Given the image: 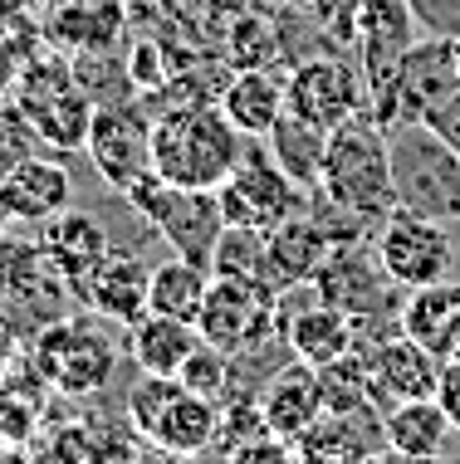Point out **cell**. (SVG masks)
<instances>
[{"instance_id":"6da1fadb","label":"cell","mask_w":460,"mask_h":464,"mask_svg":"<svg viewBox=\"0 0 460 464\" xmlns=\"http://www.w3.org/2000/svg\"><path fill=\"white\" fill-rule=\"evenodd\" d=\"M250 137L235 132L216 103L167 108L152 118V171L167 186L191 191H220L226 177L240 167Z\"/></svg>"},{"instance_id":"7a4b0ae2","label":"cell","mask_w":460,"mask_h":464,"mask_svg":"<svg viewBox=\"0 0 460 464\" xmlns=\"http://www.w3.org/2000/svg\"><path fill=\"white\" fill-rule=\"evenodd\" d=\"M318 196L333 200L338 210H353V216L372 220V225H382L396 210L387 128H382L372 112H363V118H353V122H343V128L328 132V157H323Z\"/></svg>"},{"instance_id":"3957f363","label":"cell","mask_w":460,"mask_h":464,"mask_svg":"<svg viewBox=\"0 0 460 464\" xmlns=\"http://www.w3.org/2000/svg\"><path fill=\"white\" fill-rule=\"evenodd\" d=\"M396 210L431 220H460V152L426 122H402L387 132Z\"/></svg>"},{"instance_id":"277c9868","label":"cell","mask_w":460,"mask_h":464,"mask_svg":"<svg viewBox=\"0 0 460 464\" xmlns=\"http://www.w3.org/2000/svg\"><path fill=\"white\" fill-rule=\"evenodd\" d=\"M122 200H128L161 240L171 245V255L210 269L216 240H220V230H226V216H220L216 191H191V186H167L161 177H147L142 186H132Z\"/></svg>"},{"instance_id":"5b68a950","label":"cell","mask_w":460,"mask_h":464,"mask_svg":"<svg viewBox=\"0 0 460 464\" xmlns=\"http://www.w3.org/2000/svg\"><path fill=\"white\" fill-rule=\"evenodd\" d=\"M30 357H34V367L44 372V382L64 396L103 392L108 376L118 372V343L108 333H98L89 318L44 323L40 337L30 343Z\"/></svg>"},{"instance_id":"8992f818","label":"cell","mask_w":460,"mask_h":464,"mask_svg":"<svg viewBox=\"0 0 460 464\" xmlns=\"http://www.w3.org/2000/svg\"><path fill=\"white\" fill-rule=\"evenodd\" d=\"M284 89H289V112L294 118L314 122V128H323V132H333V128H343V122L372 112L363 64H357V54L347 59L343 49L338 54H314V59L289 64Z\"/></svg>"},{"instance_id":"52a82bcc","label":"cell","mask_w":460,"mask_h":464,"mask_svg":"<svg viewBox=\"0 0 460 464\" xmlns=\"http://www.w3.org/2000/svg\"><path fill=\"white\" fill-rule=\"evenodd\" d=\"M196 328H201L210 347H220L230 357L265 353V343H284L275 323V288L259 279H220V274H210V294Z\"/></svg>"},{"instance_id":"ba28073f","label":"cell","mask_w":460,"mask_h":464,"mask_svg":"<svg viewBox=\"0 0 460 464\" xmlns=\"http://www.w3.org/2000/svg\"><path fill=\"white\" fill-rule=\"evenodd\" d=\"M372 255H377V265L387 269V279L396 288L416 294V288H426V284L451 279L455 240H451V230H445V220L392 210V216L372 230Z\"/></svg>"},{"instance_id":"9c48e42d","label":"cell","mask_w":460,"mask_h":464,"mask_svg":"<svg viewBox=\"0 0 460 464\" xmlns=\"http://www.w3.org/2000/svg\"><path fill=\"white\" fill-rule=\"evenodd\" d=\"M83 157L93 161L98 181L113 186L118 196H128L132 186L157 177L152 171V118H147V108L132 103V98L98 103L89 142H83Z\"/></svg>"},{"instance_id":"30bf717a","label":"cell","mask_w":460,"mask_h":464,"mask_svg":"<svg viewBox=\"0 0 460 464\" xmlns=\"http://www.w3.org/2000/svg\"><path fill=\"white\" fill-rule=\"evenodd\" d=\"M216 200H220L226 225H245V230H265V235L308 206V196L284 177L279 161L269 157V147L255 142V137H250V147H245L240 167H235L226 177V186L216 191Z\"/></svg>"},{"instance_id":"8fae6325","label":"cell","mask_w":460,"mask_h":464,"mask_svg":"<svg viewBox=\"0 0 460 464\" xmlns=\"http://www.w3.org/2000/svg\"><path fill=\"white\" fill-rule=\"evenodd\" d=\"M426 40L416 24L412 0H357V64H363L372 108L387 103L396 89V73H402L406 54Z\"/></svg>"},{"instance_id":"7c38bea8","label":"cell","mask_w":460,"mask_h":464,"mask_svg":"<svg viewBox=\"0 0 460 464\" xmlns=\"http://www.w3.org/2000/svg\"><path fill=\"white\" fill-rule=\"evenodd\" d=\"M318 294L328 298L333 308L353 313L357 323H377V318H402V304L392 298V279L387 269L377 265V255H372V240L367 245H347V249H333L328 259H323V269L314 274Z\"/></svg>"},{"instance_id":"4fadbf2b","label":"cell","mask_w":460,"mask_h":464,"mask_svg":"<svg viewBox=\"0 0 460 464\" xmlns=\"http://www.w3.org/2000/svg\"><path fill=\"white\" fill-rule=\"evenodd\" d=\"M147 284H152L147 259L132 255V249H118L113 245L79 284H73V298H79L89 313H98L103 323L132 328V323L147 313Z\"/></svg>"},{"instance_id":"5bb4252c","label":"cell","mask_w":460,"mask_h":464,"mask_svg":"<svg viewBox=\"0 0 460 464\" xmlns=\"http://www.w3.org/2000/svg\"><path fill=\"white\" fill-rule=\"evenodd\" d=\"M73 181L69 167L54 157H24L10 171H0V220L5 225H44L59 210H69Z\"/></svg>"},{"instance_id":"9a60e30c","label":"cell","mask_w":460,"mask_h":464,"mask_svg":"<svg viewBox=\"0 0 460 464\" xmlns=\"http://www.w3.org/2000/svg\"><path fill=\"white\" fill-rule=\"evenodd\" d=\"M367 367H372V386H377V401H387V411L396 401H421V396H441V376L445 362L436 353L416 343V337L396 333L387 343L367 347Z\"/></svg>"},{"instance_id":"2e32d148","label":"cell","mask_w":460,"mask_h":464,"mask_svg":"<svg viewBox=\"0 0 460 464\" xmlns=\"http://www.w3.org/2000/svg\"><path fill=\"white\" fill-rule=\"evenodd\" d=\"M259 416H265V430L275 440H299V435L323 416V386H318V367L308 362H284L279 372H269V382L259 386Z\"/></svg>"},{"instance_id":"e0dca14e","label":"cell","mask_w":460,"mask_h":464,"mask_svg":"<svg viewBox=\"0 0 460 464\" xmlns=\"http://www.w3.org/2000/svg\"><path fill=\"white\" fill-rule=\"evenodd\" d=\"M328 255H333V240L323 235V225L308 216V206H304L299 216H289L284 225H275V230L265 235V269H259V279L279 294V288H289V284L314 279Z\"/></svg>"},{"instance_id":"ac0fdd59","label":"cell","mask_w":460,"mask_h":464,"mask_svg":"<svg viewBox=\"0 0 460 464\" xmlns=\"http://www.w3.org/2000/svg\"><path fill=\"white\" fill-rule=\"evenodd\" d=\"M216 108L230 118L235 132L265 142V137L275 132V122L289 112L284 73L279 69H240V73H230L226 89H220V98H216Z\"/></svg>"},{"instance_id":"d6986e66","label":"cell","mask_w":460,"mask_h":464,"mask_svg":"<svg viewBox=\"0 0 460 464\" xmlns=\"http://www.w3.org/2000/svg\"><path fill=\"white\" fill-rule=\"evenodd\" d=\"M24 108V118H30L34 137H40V147L59 157H73L83 152V142H89V128H93V98L79 89V83H64V89H49V93H30V98H15Z\"/></svg>"},{"instance_id":"ffe728a7","label":"cell","mask_w":460,"mask_h":464,"mask_svg":"<svg viewBox=\"0 0 460 464\" xmlns=\"http://www.w3.org/2000/svg\"><path fill=\"white\" fill-rule=\"evenodd\" d=\"M34 240H40L49 269L69 284V294H73V284H79L83 274H89L98 259L113 249V245H108V230L89 216V210H59L54 220L40 225V235H34Z\"/></svg>"},{"instance_id":"44dd1931","label":"cell","mask_w":460,"mask_h":464,"mask_svg":"<svg viewBox=\"0 0 460 464\" xmlns=\"http://www.w3.org/2000/svg\"><path fill=\"white\" fill-rule=\"evenodd\" d=\"M382 445H387L382 416H333V411H323L294 440V455H299V464H367V455Z\"/></svg>"},{"instance_id":"7402d4cb","label":"cell","mask_w":460,"mask_h":464,"mask_svg":"<svg viewBox=\"0 0 460 464\" xmlns=\"http://www.w3.org/2000/svg\"><path fill=\"white\" fill-rule=\"evenodd\" d=\"M44 40L64 54H98L113 49L122 34V5L118 0H64L49 10V20H40Z\"/></svg>"},{"instance_id":"603a6c76","label":"cell","mask_w":460,"mask_h":464,"mask_svg":"<svg viewBox=\"0 0 460 464\" xmlns=\"http://www.w3.org/2000/svg\"><path fill=\"white\" fill-rule=\"evenodd\" d=\"M402 333L416 337L426 353H436L441 362H451L460 353V284L441 279L426 284L416 294H406L402 304Z\"/></svg>"},{"instance_id":"cb8c5ba5","label":"cell","mask_w":460,"mask_h":464,"mask_svg":"<svg viewBox=\"0 0 460 464\" xmlns=\"http://www.w3.org/2000/svg\"><path fill=\"white\" fill-rule=\"evenodd\" d=\"M201 343L206 337H201L196 323L161 318V313H142V318L128 328V357H132V367L147 372V376H177L186 367V357H191Z\"/></svg>"},{"instance_id":"d4e9b609","label":"cell","mask_w":460,"mask_h":464,"mask_svg":"<svg viewBox=\"0 0 460 464\" xmlns=\"http://www.w3.org/2000/svg\"><path fill=\"white\" fill-rule=\"evenodd\" d=\"M451 411L441 406V396H421V401H396V406L382 416V435H387L392 450L412 459H441L445 440H451Z\"/></svg>"},{"instance_id":"484cf974","label":"cell","mask_w":460,"mask_h":464,"mask_svg":"<svg viewBox=\"0 0 460 464\" xmlns=\"http://www.w3.org/2000/svg\"><path fill=\"white\" fill-rule=\"evenodd\" d=\"M216 435H220V401H206V396H196V392H181L167 401V411L157 416L152 425V435H147L142 445H161V450H171V455H201V450L216 445Z\"/></svg>"},{"instance_id":"4316f807","label":"cell","mask_w":460,"mask_h":464,"mask_svg":"<svg viewBox=\"0 0 460 464\" xmlns=\"http://www.w3.org/2000/svg\"><path fill=\"white\" fill-rule=\"evenodd\" d=\"M269 157L279 161V171L289 177L299 191H318L323 181V157H328V132L314 128V122L294 118V112H284V118L275 122V132L265 137Z\"/></svg>"},{"instance_id":"83f0119b","label":"cell","mask_w":460,"mask_h":464,"mask_svg":"<svg viewBox=\"0 0 460 464\" xmlns=\"http://www.w3.org/2000/svg\"><path fill=\"white\" fill-rule=\"evenodd\" d=\"M206 294H210V269L191 265V259H181V255H171V259H161V265H152L147 313L196 323V318H201V308H206Z\"/></svg>"},{"instance_id":"f1b7e54d","label":"cell","mask_w":460,"mask_h":464,"mask_svg":"<svg viewBox=\"0 0 460 464\" xmlns=\"http://www.w3.org/2000/svg\"><path fill=\"white\" fill-rule=\"evenodd\" d=\"M259 269H265V230L226 225L216 240V255H210V274H220V279H259Z\"/></svg>"},{"instance_id":"f546056e","label":"cell","mask_w":460,"mask_h":464,"mask_svg":"<svg viewBox=\"0 0 460 464\" xmlns=\"http://www.w3.org/2000/svg\"><path fill=\"white\" fill-rule=\"evenodd\" d=\"M177 382L186 386V392L206 396V401H230V353L201 343L191 357H186V367L177 372Z\"/></svg>"},{"instance_id":"4dcf8cb0","label":"cell","mask_w":460,"mask_h":464,"mask_svg":"<svg viewBox=\"0 0 460 464\" xmlns=\"http://www.w3.org/2000/svg\"><path fill=\"white\" fill-rule=\"evenodd\" d=\"M34 147H40V137H34L24 108L15 103V93H0V171H10L15 161L34 157Z\"/></svg>"},{"instance_id":"1f68e13d","label":"cell","mask_w":460,"mask_h":464,"mask_svg":"<svg viewBox=\"0 0 460 464\" xmlns=\"http://www.w3.org/2000/svg\"><path fill=\"white\" fill-rule=\"evenodd\" d=\"M40 44H44L40 24H0V93H15L24 59Z\"/></svg>"},{"instance_id":"d6a6232c","label":"cell","mask_w":460,"mask_h":464,"mask_svg":"<svg viewBox=\"0 0 460 464\" xmlns=\"http://www.w3.org/2000/svg\"><path fill=\"white\" fill-rule=\"evenodd\" d=\"M128 79H132V93H161L171 79V59H161V49L152 40H138L128 49Z\"/></svg>"},{"instance_id":"836d02e7","label":"cell","mask_w":460,"mask_h":464,"mask_svg":"<svg viewBox=\"0 0 460 464\" xmlns=\"http://www.w3.org/2000/svg\"><path fill=\"white\" fill-rule=\"evenodd\" d=\"M421 34L436 40H460V0H412Z\"/></svg>"},{"instance_id":"e575fe53","label":"cell","mask_w":460,"mask_h":464,"mask_svg":"<svg viewBox=\"0 0 460 464\" xmlns=\"http://www.w3.org/2000/svg\"><path fill=\"white\" fill-rule=\"evenodd\" d=\"M416 122H426L431 132H436V137H445V142H451L455 152H460V89H451V93H441L436 103H431L426 112H421Z\"/></svg>"},{"instance_id":"d590c367","label":"cell","mask_w":460,"mask_h":464,"mask_svg":"<svg viewBox=\"0 0 460 464\" xmlns=\"http://www.w3.org/2000/svg\"><path fill=\"white\" fill-rule=\"evenodd\" d=\"M226 464H299V455H294L289 440H275V435H259V440L230 450Z\"/></svg>"},{"instance_id":"8d00e7d4","label":"cell","mask_w":460,"mask_h":464,"mask_svg":"<svg viewBox=\"0 0 460 464\" xmlns=\"http://www.w3.org/2000/svg\"><path fill=\"white\" fill-rule=\"evenodd\" d=\"M49 5V0H0V24H40L34 15Z\"/></svg>"},{"instance_id":"74e56055","label":"cell","mask_w":460,"mask_h":464,"mask_svg":"<svg viewBox=\"0 0 460 464\" xmlns=\"http://www.w3.org/2000/svg\"><path fill=\"white\" fill-rule=\"evenodd\" d=\"M15 353H20V333H15V323L0 313V372L10 367V357H15Z\"/></svg>"},{"instance_id":"f35d334b","label":"cell","mask_w":460,"mask_h":464,"mask_svg":"<svg viewBox=\"0 0 460 464\" xmlns=\"http://www.w3.org/2000/svg\"><path fill=\"white\" fill-rule=\"evenodd\" d=\"M132 464H196L191 455H171V450H161V445H147L142 455H132Z\"/></svg>"},{"instance_id":"ab89813d","label":"cell","mask_w":460,"mask_h":464,"mask_svg":"<svg viewBox=\"0 0 460 464\" xmlns=\"http://www.w3.org/2000/svg\"><path fill=\"white\" fill-rule=\"evenodd\" d=\"M367 464H426V459H412V455H402V450H392V445H382V450H372ZM436 464V459H431Z\"/></svg>"},{"instance_id":"60d3db41","label":"cell","mask_w":460,"mask_h":464,"mask_svg":"<svg viewBox=\"0 0 460 464\" xmlns=\"http://www.w3.org/2000/svg\"><path fill=\"white\" fill-rule=\"evenodd\" d=\"M0 464H34V459L20 440H0Z\"/></svg>"},{"instance_id":"b9f144b4","label":"cell","mask_w":460,"mask_h":464,"mask_svg":"<svg viewBox=\"0 0 460 464\" xmlns=\"http://www.w3.org/2000/svg\"><path fill=\"white\" fill-rule=\"evenodd\" d=\"M455 73H460V40H455Z\"/></svg>"},{"instance_id":"7bdbcfd3","label":"cell","mask_w":460,"mask_h":464,"mask_svg":"<svg viewBox=\"0 0 460 464\" xmlns=\"http://www.w3.org/2000/svg\"><path fill=\"white\" fill-rule=\"evenodd\" d=\"M0 230H5V220H0Z\"/></svg>"}]
</instances>
